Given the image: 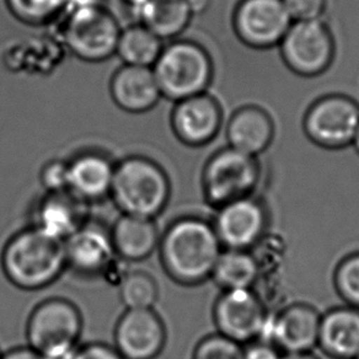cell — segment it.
<instances>
[{
	"label": "cell",
	"instance_id": "6da1fadb",
	"mask_svg": "<svg viewBox=\"0 0 359 359\" xmlns=\"http://www.w3.org/2000/svg\"><path fill=\"white\" fill-rule=\"evenodd\" d=\"M158 251L160 264L171 280L195 287L212 278L223 246L212 223L186 215L165 229Z\"/></svg>",
	"mask_w": 359,
	"mask_h": 359
},
{
	"label": "cell",
	"instance_id": "7a4b0ae2",
	"mask_svg": "<svg viewBox=\"0 0 359 359\" xmlns=\"http://www.w3.org/2000/svg\"><path fill=\"white\" fill-rule=\"evenodd\" d=\"M0 264L6 280L26 292L50 287L68 269L65 244L34 226L18 231L6 241Z\"/></svg>",
	"mask_w": 359,
	"mask_h": 359
},
{
	"label": "cell",
	"instance_id": "3957f363",
	"mask_svg": "<svg viewBox=\"0 0 359 359\" xmlns=\"http://www.w3.org/2000/svg\"><path fill=\"white\" fill-rule=\"evenodd\" d=\"M171 182L154 160L130 155L116 163L111 197L121 215L156 219L169 205Z\"/></svg>",
	"mask_w": 359,
	"mask_h": 359
},
{
	"label": "cell",
	"instance_id": "277c9868",
	"mask_svg": "<svg viewBox=\"0 0 359 359\" xmlns=\"http://www.w3.org/2000/svg\"><path fill=\"white\" fill-rule=\"evenodd\" d=\"M153 72L163 97L179 102L207 93L215 67L205 47L179 40L164 46Z\"/></svg>",
	"mask_w": 359,
	"mask_h": 359
},
{
	"label": "cell",
	"instance_id": "5b68a950",
	"mask_svg": "<svg viewBox=\"0 0 359 359\" xmlns=\"http://www.w3.org/2000/svg\"><path fill=\"white\" fill-rule=\"evenodd\" d=\"M261 177L257 158L233 148L210 156L202 172V189L208 205L215 210L233 201L254 196Z\"/></svg>",
	"mask_w": 359,
	"mask_h": 359
},
{
	"label": "cell",
	"instance_id": "8992f818",
	"mask_svg": "<svg viewBox=\"0 0 359 359\" xmlns=\"http://www.w3.org/2000/svg\"><path fill=\"white\" fill-rule=\"evenodd\" d=\"M83 326V315L74 303L48 298L31 311L26 324L27 346L41 355L76 348Z\"/></svg>",
	"mask_w": 359,
	"mask_h": 359
},
{
	"label": "cell",
	"instance_id": "52a82bcc",
	"mask_svg": "<svg viewBox=\"0 0 359 359\" xmlns=\"http://www.w3.org/2000/svg\"><path fill=\"white\" fill-rule=\"evenodd\" d=\"M65 45L79 60L99 63L116 55L121 27L110 11L97 4L67 11Z\"/></svg>",
	"mask_w": 359,
	"mask_h": 359
},
{
	"label": "cell",
	"instance_id": "ba28073f",
	"mask_svg": "<svg viewBox=\"0 0 359 359\" xmlns=\"http://www.w3.org/2000/svg\"><path fill=\"white\" fill-rule=\"evenodd\" d=\"M303 127L315 145L324 149H342L352 145L358 130L359 105L341 94L320 97L306 111Z\"/></svg>",
	"mask_w": 359,
	"mask_h": 359
},
{
	"label": "cell",
	"instance_id": "9c48e42d",
	"mask_svg": "<svg viewBox=\"0 0 359 359\" xmlns=\"http://www.w3.org/2000/svg\"><path fill=\"white\" fill-rule=\"evenodd\" d=\"M280 47L285 65L304 78L324 74L336 50L334 36L321 20L293 22Z\"/></svg>",
	"mask_w": 359,
	"mask_h": 359
},
{
	"label": "cell",
	"instance_id": "30bf717a",
	"mask_svg": "<svg viewBox=\"0 0 359 359\" xmlns=\"http://www.w3.org/2000/svg\"><path fill=\"white\" fill-rule=\"evenodd\" d=\"M269 316V308L255 290L222 292L213 308L217 332L243 346L262 337Z\"/></svg>",
	"mask_w": 359,
	"mask_h": 359
},
{
	"label": "cell",
	"instance_id": "8fae6325",
	"mask_svg": "<svg viewBox=\"0 0 359 359\" xmlns=\"http://www.w3.org/2000/svg\"><path fill=\"white\" fill-rule=\"evenodd\" d=\"M292 24L283 0H240L233 16L235 34L255 50L280 45Z\"/></svg>",
	"mask_w": 359,
	"mask_h": 359
},
{
	"label": "cell",
	"instance_id": "7c38bea8",
	"mask_svg": "<svg viewBox=\"0 0 359 359\" xmlns=\"http://www.w3.org/2000/svg\"><path fill=\"white\" fill-rule=\"evenodd\" d=\"M212 224L223 249L251 251L267 234L269 213L250 196L217 208Z\"/></svg>",
	"mask_w": 359,
	"mask_h": 359
},
{
	"label": "cell",
	"instance_id": "4fadbf2b",
	"mask_svg": "<svg viewBox=\"0 0 359 359\" xmlns=\"http://www.w3.org/2000/svg\"><path fill=\"white\" fill-rule=\"evenodd\" d=\"M321 314L313 305L294 303L271 314L259 339L273 344L282 353L311 352L319 344Z\"/></svg>",
	"mask_w": 359,
	"mask_h": 359
},
{
	"label": "cell",
	"instance_id": "5bb4252c",
	"mask_svg": "<svg viewBox=\"0 0 359 359\" xmlns=\"http://www.w3.org/2000/svg\"><path fill=\"white\" fill-rule=\"evenodd\" d=\"M115 347L125 359H155L166 344L164 321L154 309L126 310L114 332Z\"/></svg>",
	"mask_w": 359,
	"mask_h": 359
},
{
	"label": "cell",
	"instance_id": "9a60e30c",
	"mask_svg": "<svg viewBox=\"0 0 359 359\" xmlns=\"http://www.w3.org/2000/svg\"><path fill=\"white\" fill-rule=\"evenodd\" d=\"M67 267L81 277L106 275L117 259L111 230L89 220L65 243Z\"/></svg>",
	"mask_w": 359,
	"mask_h": 359
},
{
	"label": "cell",
	"instance_id": "2e32d148",
	"mask_svg": "<svg viewBox=\"0 0 359 359\" xmlns=\"http://www.w3.org/2000/svg\"><path fill=\"white\" fill-rule=\"evenodd\" d=\"M170 122L181 143L197 148L210 144L218 135L223 111L217 99L205 93L175 102Z\"/></svg>",
	"mask_w": 359,
	"mask_h": 359
},
{
	"label": "cell",
	"instance_id": "e0dca14e",
	"mask_svg": "<svg viewBox=\"0 0 359 359\" xmlns=\"http://www.w3.org/2000/svg\"><path fill=\"white\" fill-rule=\"evenodd\" d=\"M89 207L68 191L46 192L31 210L30 226L65 244L89 222Z\"/></svg>",
	"mask_w": 359,
	"mask_h": 359
},
{
	"label": "cell",
	"instance_id": "ac0fdd59",
	"mask_svg": "<svg viewBox=\"0 0 359 359\" xmlns=\"http://www.w3.org/2000/svg\"><path fill=\"white\" fill-rule=\"evenodd\" d=\"M116 163L102 153L85 151L68 161V192L90 205L110 198Z\"/></svg>",
	"mask_w": 359,
	"mask_h": 359
},
{
	"label": "cell",
	"instance_id": "d6986e66",
	"mask_svg": "<svg viewBox=\"0 0 359 359\" xmlns=\"http://www.w3.org/2000/svg\"><path fill=\"white\" fill-rule=\"evenodd\" d=\"M110 94L116 105L130 114L148 112L163 97L153 68L126 65L112 75Z\"/></svg>",
	"mask_w": 359,
	"mask_h": 359
},
{
	"label": "cell",
	"instance_id": "ffe728a7",
	"mask_svg": "<svg viewBox=\"0 0 359 359\" xmlns=\"http://www.w3.org/2000/svg\"><path fill=\"white\" fill-rule=\"evenodd\" d=\"M275 138V122L267 111L255 105L235 111L226 126L230 148L257 158L269 149Z\"/></svg>",
	"mask_w": 359,
	"mask_h": 359
},
{
	"label": "cell",
	"instance_id": "44dd1931",
	"mask_svg": "<svg viewBox=\"0 0 359 359\" xmlns=\"http://www.w3.org/2000/svg\"><path fill=\"white\" fill-rule=\"evenodd\" d=\"M318 346L331 358L359 357V309L346 305L321 314Z\"/></svg>",
	"mask_w": 359,
	"mask_h": 359
},
{
	"label": "cell",
	"instance_id": "7402d4cb",
	"mask_svg": "<svg viewBox=\"0 0 359 359\" xmlns=\"http://www.w3.org/2000/svg\"><path fill=\"white\" fill-rule=\"evenodd\" d=\"M110 230L116 255L127 264L145 261L159 248L161 234L155 220L121 215Z\"/></svg>",
	"mask_w": 359,
	"mask_h": 359
},
{
	"label": "cell",
	"instance_id": "603a6c76",
	"mask_svg": "<svg viewBox=\"0 0 359 359\" xmlns=\"http://www.w3.org/2000/svg\"><path fill=\"white\" fill-rule=\"evenodd\" d=\"M135 11L140 24L163 41L182 34L194 16L187 0H148Z\"/></svg>",
	"mask_w": 359,
	"mask_h": 359
},
{
	"label": "cell",
	"instance_id": "cb8c5ba5",
	"mask_svg": "<svg viewBox=\"0 0 359 359\" xmlns=\"http://www.w3.org/2000/svg\"><path fill=\"white\" fill-rule=\"evenodd\" d=\"M210 280L222 292L255 290L259 280V266L251 251L223 249Z\"/></svg>",
	"mask_w": 359,
	"mask_h": 359
},
{
	"label": "cell",
	"instance_id": "d4e9b609",
	"mask_svg": "<svg viewBox=\"0 0 359 359\" xmlns=\"http://www.w3.org/2000/svg\"><path fill=\"white\" fill-rule=\"evenodd\" d=\"M163 48V40L142 24H135L121 30L116 55L123 65L153 68Z\"/></svg>",
	"mask_w": 359,
	"mask_h": 359
},
{
	"label": "cell",
	"instance_id": "484cf974",
	"mask_svg": "<svg viewBox=\"0 0 359 359\" xmlns=\"http://www.w3.org/2000/svg\"><path fill=\"white\" fill-rule=\"evenodd\" d=\"M126 310L154 309L159 300V285L153 276L143 271L128 272L118 285Z\"/></svg>",
	"mask_w": 359,
	"mask_h": 359
},
{
	"label": "cell",
	"instance_id": "4316f807",
	"mask_svg": "<svg viewBox=\"0 0 359 359\" xmlns=\"http://www.w3.org/2000/svg\"><path fill=\"white\" fill-rule=\"evenodd\" d=\"M18 20L29 25H42L65 11V0H6Z\"/></svg>",
	"mask_w": 359,
	"mask_h": 359
},
{
	"label": "cell",
	"instance_id": "83f0119b",
	"mask_svg": "<svg viewBox=\"0 0 359 359\" xmlns=\"http://www.w3.org/2000/svg\"><path fill=\"white\" fill-rule=\"evenodd\" d=\"M334 285L346 304L359 309V252L339 261L334 269Z\"/></svg>",
	"mask_w": 359,
	"mask_h": 359
},
{
	"label": "cell",
	"instance_id": "f1b7e54d",
	"mask_svg": "<svg viewBox=\"0 0 359 359\" xmlns=\"http://www.w3.org/2000/svg\"><path fill=\"white\" fill-rule=\"evenodd\" d=\"M244 346L223 334L205 336L197 344L192 359H243Z\"/></svg>",
	"mask_w": 359,
	"mask_h": 359
},
{
	"label": "cell",
	"instance_id": "f546056e",
	"mask_svg": "<svg viewBox=\"0 0 359 359\" xmlns=\"http://www.w3.org/2000/svg\"><path fill=\"white\" fill-rule=\"evenodd\" d=\"M41 185L47 194L68 191V161L50 160L43 165L40 174Z\"/></svg>",
	"mask_w": 359,
	"mask_h": 359
},
{
	"label": "cell",
	"instance_id": "4dcf8cb0",
	"mask_svg": "<svg viewBox=\"0 0 359 359\" xmlns=\"http://www.w3.org/2000/svg\"><path fill=\"white\" fill-rule=\"evenodd\" d=\"M293 22L318 21L324 15L327 0H283Z\"/></svg>",
	"mask_w": 359,
	"mask_h": 359
},
{
	"label": "cell",
	"instance_id": "1f68e13d",
	"mask_svg": "<svg viewBox=\"0 0 359 359\" xmlns=\"http://www.w3.org/2000/svg\"><path fill=\"white\" fill-rule=\"evenodd\" d=\"M75 359H125L118 351L110 344L91 342L81 346L76 351Z\"/></svg>",
	"mask_w": 359,
	"mask_h": 359
},
{
	"label": "cell",
	"instance_id": "d6a6232c",
	"mask_svg": "<svg viewBox=\"0 0 359 359\" xmlns=\"http://www.w3.org/2000/svg\"><path fill=\"white\" fill-rule=\"evenodd\" d=\"M283 353L269 342L257 339L245 344L243 359H282Z\"/></svg>",
	"mask_w": 359,
	"mask_h": 359
},
{
	"label": "cell",
	"instance_id": "836d02e7",
	"mask_svg": "<svg viewBox=\"0 0 359 359\" xmlns=\"http://www.w3.org/2000/svg\"><path fill=\"white\" fill-rule=\"evenodd\" d=\"M1 359H43V357L29 346H22V347H16V348L8 351L6 353H3Z\"/></svg>",
	"mask_w": 359,
	"mask_h": 359
},
{
	"label": "cell",
	"instance_id": "e575fe53",
	"mask_svg": "<svg viewBox=\"0 0 359 359\" xmlns=\"http://www.w3.org/2000/svg\"><path fill=\"white\" fill-rule=\"evenodd\" d=\"M189 6H190L192 14H202L205 13L208 6H210V0H187Z\"/></svg>",
	"mask_w": 359,
	"mask_h": 359
},
{
	"label": "cell",
	"instance_id": "d590c367",
	"mask_svg": "<svg viewBox=\"0 0 359 359\" xmlns=\"http://www.w3.org/2000/svg\"><path fill=\"white\" fill-rule=\"evenodd\" d=\"M79 347L74 349H69L65 352H60V353L50 354V355H42L43 359H75L76 351Z\"/></svg>",
	"mask_w": 359,
	"mask_h": 359
},
{
	"label": "cell",
	"instance_id": "8d00e7d4",
	"mask_svg": "<svg viewBox=\"0 0 359 359\" xmlns=\"http://www.w3.org/2000/svg\"><path fill=\"white\" fill-rule=\"evenodd\" d=\"M282 359H319L313 352H304V353H285Z\"/></svg>",
	"mask_w": 359,
	"mask_h": 359
},
{
	"label": "cell",
	"instance_id": "74e56055",
	"mask_svg": "<svg viewBox=\"0 0 359 359\" xmlns=\"http://www.w3.org/2000/svg\"><path fill=\"white\" fill-rule=\"evenodd\" d=\"M123 1H125L126 4L133 6L135 11H137L138 8H140L143 4H145L148 0H123Z\"/></svg>",
	"mask_w": 359,
	"mask_h": 359
},
{
	"label": "cell",
	"instance_id": "f35d334b",
	"mask_svg": "<svg viewBox=\"0 0 359 359\" xmlns=\"http://www.w3.org/2000/svg\"><path fill=\"white\" fill-rule=\"evenodd\" d=\"M352 145H353L354 149H355V151L359 154V127L358 130H357V133L354 135L353 143H352Z\"/></svg>",
	"mask_w": 359,
	"mask_h": 359
},
{
	"label": "cell",
	"instance_id": "ab89813d",
	"mask_svg": "<svg viewBox=\"0 0 359 359\" xmlns=\"http://www.w3.org/2000/svg\"><path fill=\"white\" fill-rule=\"evenodd\" d=\"M1 355H3V353H1V352H0V359H1Z\"/></svg>",
	"mask_w": 359,
	"mask_h": 359
},
{
	"label": "cell",
	"instance_id": "60d3db41",
	"mask_svg": "<svg viewBox=\"0 0 359 359\" xmlns=\"http://www.w3.org/2000/svg\"><path fill=\"white\" fill-rule=\"evenodd\" d=\"M355 359H359V357H357V358H355Z\"/></svg>",
	"mask_w": 359,
	"mask_h": 359
}]
</instances>
